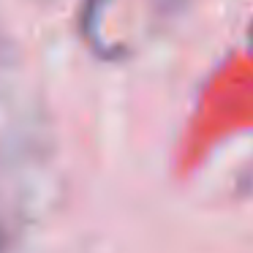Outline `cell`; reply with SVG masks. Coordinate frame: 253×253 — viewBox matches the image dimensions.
Returning <instances> with one entry per match:
<instances>
[{
  "mask_svg": "<svg viewBox=\"0 0 253 253\" xmlns=\"http://www.w3.org/2000/svg\"><path fill=\"white\" fill-rule=\"evenodd\" d=\"M0 253H6V229L0 223Z\"/></svg>",
  "mask_w": 253,
  "mask_h": 253,
  "instance_id": "1",
  "label": "cell"
},
{
  "mask_svg": "<svg viewBox=\"0 0 253 253\" xmlns=\"http://www.w3.org/2000/svg\"><path fill=\"white\" fill-rule=\"evenodd\" d=\"M248 46H251V52H253V22H251V28H248Z\"/></svg>",
  "mask_w": 253,
  "mask_h": 253,
  "instance_id": "2",
  "label": "cell"
}]
</instances>
